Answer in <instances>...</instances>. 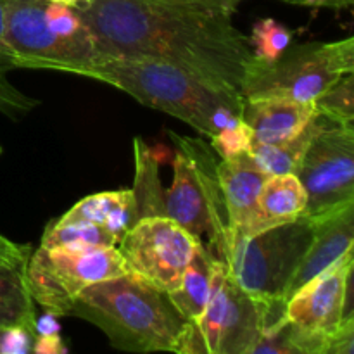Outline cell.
Wrapping results in <instances>:
<instances>
[{"label":"cell","mask_w":354,"mask_h":354,"mask_svg":"<svg viewBox=\"0 0 354 354\" xmlns=\"http://www.w3.org/2000/svg\"><path fill=\"white\" fill-rule=\"evenodd\" d=\"M135 151V218L165 216V190L159 182V159L152 154L151 149L142 142L133 140Z\"/></svg>","instance_id":"obj_21"},{"label":"cell","mask_w":354,"mask_h":354,"mask_svg":"<svg viewBox=\"0 0 354 354\" xmlns=\"http://www.w3.org/2000/svg\"><path fill=\"white\" fill-rule=\"evenodd\" d=\"M45 21H47L48 30L61 38L76 41H90L93 40L90 31L83 24L82 17L78 16L73 7L62 6V3L45 2Z\"/></svg>","instance_id":"obj_25"},{"label":"cell","mask_w":354,"mask_h":354,"mask_svg":"<svg viewBox=\"0 0 354 354\" xmlns=\"http://www.w3.org/2000/svg\"><path fill=\"white\" fill-rule=\"evenodd\" d=\"M44 2H54V3H62V6L73 7V9H78V7L86 6L90 0H44Z\"/></svg>","instance_id":"obj_33"},{"label":"cell","mask_w":354,"mask_h":354,"mask_svg":"<svg viewBox=\"0 0 354 354\" xmlns=\"http://www.w3.org/2000/svg\"><path fill=\"white\" fill-rule=\"evenodd\" d=\"M283 301H261L245 292L227 265L214 259L211 289L196 327L206 354H252L261 335L283 322Z\"/></svg>","instance_id":"obj_8"},{"label":"cell","mask_w":354,"mask_h":354,"mask_svg":"<svg viewBox=\"0 0 354 354\" xmlns=\"http://www.w3.org/2000/svg\"><path fill=\"white\" fill-rule=\"evenodd\" d=\"M68 349L62 344L57 332L54 334H37L31 346V353L37 354H64Z\"/></svg>","instance_id":"obj_29"},{"label":"cell","mask_w":354,"mask_h":354,"mask_svg":"<svg viewBox=\"0 0 354 354\" xmlns=\"http://www.w3.org/2000/svg\"><path fill=\"white\" fill-rule=\"evenodd\" d=\"M35 335L23 327L3 328L0 335V354H26L31 353Z\"/></svg>","instance_id":"obj_28"},{"label":"cell","mask_w":354,"mask_h":354,"mask_svg":"<svg viewBox=\"0 0 354 354\" xmlns=\"http://www.w3.org/2000/svg\"><path fill=\"white\" fill-rule=\"evenodd\" d=\"M201 242L171 218L145 216L124 232L118 249L128 273L169 294L180 286Z\"/></svg>","instance_id":"obj_11"},{"label":"cell","mask_w":354,"mask_h":354,"mask_svg":"<svg viewBox=\"0 0 354 354\" xmlns=\"http://www.w3.org/2000/svg\"><path fill=\"white\" fill-rule=\"evenodd\" d=\"M68 317L90 322L123 351H176L189 322L168 294L133 273L102 280L78 294Z\"/></svg>","instance_id":"obj_3"},{"label":"cell","mask_w":354,"mask_h":354,"mask_svg":"<svg viewBox=\"0 0 354 354\" xmlns=\"http://www.w3.org/2000/svg\"><path fill=\"white\" fill-rule=\"evenodd\" d=\"M197 2L220 3V6H227V7H232V9H237V6L242 2V0H197Z\"/></svg>","instance_id":"obj_34"},{"label":"cell","mask_w":354,"mask_h":354,"mask_svg":"<svg viewBox=\"0 0 354 354\" xmlns=\"http://www.w3.org/2000/svg\"><path fill=\"white\" fill-rule=\"evenodd\" d=\"M44 0H2L3 33L17 69H47L80 75L104 57L95 41H76L52 33Z\"/></svg>","instance_id":"obj_10"},{"label":"cell","mask_w":354,"mask_h":354,"mask_svg":"<svg viewBox=\"0 0 354 354\" xmlns=\"http://www.w3.org/2000/svg\"><path fill=\"white\" fill-rule=\"evenodd\" d=\"M292 37V31L283 26L282 23H279L273 17H263V19L256 21L251 37L248 38L254 57L272 61L289 47Z\"/></svg>","instance_id":"obj_24"},{"label":"cell","mask_w":354,"mask_h":354,"mask_svg":"<svg viewBox=\"0 0 354 354\" xmlns=\"http://www.w3.org/2000/svg\"><path fill=\"white\" fill-rule=\"evenodd\" d=\"M128 273L118 248L85 251L38 248L28 261V289L35 304L54 317H68L78 294L102 280Z\"/></svg>","instance_id":"obj_9"},{"label":"cell","mask_w":354,"mask_h":354,"mask_svg":"<svg viewBox=\"0 0 354 354\" xmlns=\"http://www.w3.org/2000/svg\"><path fill=\"white\" fill-rule=\"evenodd\" d=\"M313 237V223L301 216L252 237L230 232L221 261L235 282L261 301H283L301 258ZM286 303V301H283Z\"/></svg>","instance_id":"obj_7"},{"label":"cell","mask_w":354,"mask_h":354,"mask_svg":"<svg viewBox=\"0 0 354 354\" xmlns=\"http://www.w3.org/2000/svg\"><path fill=\"white\" fill-rule=\"evenodd\" d=\"M294 175L306 190V218L354 203V127L330 124L311 140Z\"/></svg>","instance_id":"obj_12"},{"label":"cell","mask_w":354,"mask_h":354,"mask_svg":"<svg viewBox=\"0 0 354 354\" xmlns=\"http://www.w3.org/2000/svg\"><path fill=\"white\" fill-rule=\"evenodd\" d=\"M0 69L6 73L12 71L16 68V61L12 57L9 45L6 41V33H3V12H2V0H0Z\"/></svg>","instance_id":"obj_30"},{"label":"cell","mask_w":354,"mask_h":354,"mask_svg":"<svg viewBox=\"0 0 354 354\" xmlns=\"http://www.w3.org/2000/svg\"><path fill=\"white\" fill-rule=\"evenodd\" d=\"M178 144L173 161V183L165 190V216L196 235L207 237L211 254L221 259L230 237L227 211L216 176V159L211 145L199 138L169 133Z\"/></svg>","instance_id":"obj_6"},{"label":"cell","mask_w":354,"mask_h":354,"mask_svg":"<svg viewBox=\"0 0 354 354\" xmlns=\"http://www.w3.org/2000/svg\"><path fill=\"white\" fill-rule=\"evenodd\" d=\"M120 239L92 221H54L41 237V248L85 251L97 248H116Z\"/></svg>","instance_id":"obj_22"},{"label":"cell","mask_w":354,"mask_h":354,"mask_svg":"<svg viewBox=\"0 0 354 354\" xmlns=\"http://www.w3.org/2000/svg\"><path fill=\"white\" fill-rule=\"evenodd\" d=\"M28 244H16L0 234V328L23 327L37 335V311L28 289Z\"/></svg>","instance_id":"obj_14"},{"label":"cell","mask_w":354,"mask_h":354,"mask_svg":"<svg viewBox=\"0 0 354 354\" xmlns=\"http://www.w3.org/2000/svg\"><path fill=\"white\" fill-rule=\"evenodd\" d=\"M216 176L227 211L230 232L241 234L252 220L258 206V197L265 185L266 175L249 151L232 158L220 159L216 165Z\"/></svg>","instance_id":"obj_15"},{"label":"cell","mask_w":354,"mask_h":354,"mask_svg":"<svg viewBox=\"0 0 354 354\" xmlns=\"http://www.w3.org/2000/svg\"><path fill=\"white\" fill-rule=\"evenodd\" d=\"M282 2L294 3V6H303V7H327V9H348L353 6L354 0H282Z\"/></svg>","instance_id":"obj_31"},{"label":"cell","mask_w":354,"mask_h":354,"mask_svg":"<svg viewBox=\"0 0 354 354\" xmlns=\"http://www.w3.org/2000/svg\"><path fill=\"white\" fill-rule=\"evenodd\" d=\"M6 75L7 73L0 69V114L17 120V118H23L31 113L40 102L35 97L21 92L17 86L9 82Z\"/></svg>","instance_id":"obj_27"},{"label":"cell","mask_w":354,"mask_h":354,"mask_svg":"<svg viewBox=\"0 0 354 354\" xmlns=\"http://www.w3.org/2000/svg\"><path fill=\"white\" fill-rule=\"evenodd\" d=\"M306 203V190L294 173L268 176L258 197L254 216L239 235L252 237L259 232L296 221L304 216Z\"/></svg>","instance_id":"obj_17"},{"label":"cell","mask_w":354,"mask_h":354,"mask_svg":"<svg viewBox=\"0 0 354 354\" xmlns=\"http://www.w3.org/2000/svg\"><path fill=\"white\" fill-rule=\"evenodd\" d=\"M211 140V149L220 156V159L232 158L245 152L252 145V131L244 121H239L234 127H228L214 133Z\"/></svg>","instance_id":"obj_26"},{"label":"cell","mask_w":354,"mask_h":354,"mask_svg":"<svg viewBox=\"0 0 354 354\" xmlns=\"http://www.w3.org/2000/svg\"><path fill=\"white\" fill-rule=\"evenodd\" d=\"M317 114L315 104L286 99H244L241 120L251 128L252 142L279 144L299 133Z\"/></svg>","instance_id":"obj_16"},{"label":"cell","mask_w":354,"mask_h":354,"mask_svg":"<svg viewBox=\"0 0 354 354\" xmlns=\"http://www.w3.org/2000/svg\"><path fill=\"white\" fill-rule=\"evenodd\" d=\"M61 221H92L113 232L118 239L137 221L135 218V196L131 189L100 192L78 201Z\"/></svg>","instance_id":"obj_18"},{"label":"cell","mask_w":354,"mask_h":354,"mask_svg":"<svg viewBox=\"0 0 354 354\" xmlns=\"http://www.w3.org/2000/svg\"><path fill=\"white\" fill-rule=\"evenodd\" d=\"M2 332H3V328H0V335H2Z\"/></svg>","instance_id":"obj_35"},{"label":"cell","mask_w":354,"mask_h":354,"mask_svg":"<svg viewBox=\"0 0 354 354\" xmlns=\"http://www.w3.org/2000/svg\"><path fill=\"white\" fill-rule=\"evenodd\" d=\"M354 73V38L287 47L277 59L252 55L244 69V99H286L315 104L341 76Z\"/></svg>","instance_id":"obj_5"},{"label":"cell","mask_w":354,"mask_h":354,"mask_svg":"<svg viewBox=\"0 0 354 354\" xmlns=\"http://www.w3.org/2000/svg\"><path fill=\"white\" fill-rule=\"evenodd\" d=\"M315 107L320 114L337 124H353L354 121V73L341 76L317 100Z\"/></svg>","instance_id":"obj_23"},{"label":"cell","mask_w":354,"mask_h":354,"mask_svg":"<svg viewBox=\"0 0 354 354\" xmlns=\"http://www.w3.org/2000/svg\"><path fill=\"white\" fill-rule=\"evenodd\" d=\"M330 124H334V121L318 113L299 133L294 135L289 140L279 142V144H258V142H252L249 154L252 156L256 165L268 176L294 173L297 165H299L301 158H303L304 151L311 144V140L322 130L330 127Z\"/></svg>","instance_id":"obj_20"},{"label":"cell","mask_w":354,"mask_h":354,"mask_svg":"<svg viewBox=\"0 0 354 354\" xmlns=\"http://www.w3.org/2000/svg\"><path fill=\"white\" fill-rule=\"evenodd\" d=\"M214 256L201 242L182 277V282L173 292L168 294L175 310L190 324L199 322L206 308L211 289Z\"/></svg>","instance_id":"obj_19"},{"label":"cell","mask_w":354,"mask_h":354,"mask_svg":"<svg viewBox=\"0 0 354 354\" xmlns=\"http://www.w3.org/2000/svg\"><path fill=\"white\" fill-rule=\"evenodd\" d=\"M82 76L116 86L144 106L190 124L207 138L242 121L244 97L213 88L182 68L158 59L104 54Z\"/></svg>","instance_id":"obj_2"},{"label":"cell","mask_w":354,"mask_h":354,"mask_svg":"<svg viewBox=\"0 0 354 354\" xmlns=\"http://www.w3.org/2000/svg\"><path fill=\"white\" fill-rule=\"evenodd\" d=\"M75 10L102 54L158 59L213 88L242 95L252 48L234 24L232 7L197 0H90Z\"/></svg>","instance_id":"obj_1"},{"label":"cell","mask_w":354,"mask_h":354,"mask_svg":"<svg viewBox=\"0 0 354 354\" xmlns=\"http://www.w3.org/2000/svg\"><path fill=\"white\" fill-rule=\"evenodd\" d=\"M354 252L304 283L286 303L283 320L294 354H353Z\"/></svg>","instance_id":"obj_4"},{"label":"cell","mask_w":354,"mask_h":354,"mask_svg":"<svg viewBox=\"0 0 354 354\" xmlns=\"http://www.w3.org/2000/svg\"><path fill=\"white\" fill-rule=\"evenodd\" d=\"M313 223V237L306 252L301 258L289 286L283 292V301H289L304 283L310 282L337 259L353 251L354 244V203L346 204L332 213L310 218Z\"/></svg>","instance_id":"obj_13"},{"label":"cell","mask_w":354,"mask_h":354,"mask_svg":"<svg viewBox=\"0 0 354 354\" xmlns=\"http://www.w3.org/2000/svg\"><path fill=\"white\" fill-rule=\"evenodd\" d=\"M59 332V325L55 324L54 315H45L37 320V334H54Z\"/></svg>","instance_id":"obj_32"}]
</instances>
